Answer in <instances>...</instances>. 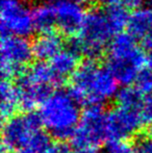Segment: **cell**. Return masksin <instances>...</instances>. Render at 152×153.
<instances>
[{"mask_svg":"<svg viewBox=\"0 0 152 153\" xmlns=\"http://www.w3.org/2000/svg\"><path fill=\"white\" fill-rule=\"evenodd\" d=\"M40 115L50 134L61 130H74L80 122V105L68 90H57L41 104Z\"/></svg>","mask_w":152,"mask_h":153,"instance_id":"obj_1","label":"cell"},{"mask_svg":"<svg viewBox=\"0 0 152 153\" xmlns=\"http://www.w3.org/2000/svg\"><path fill=\"white\" fill-rule=\"evenodd\" d=\"M44 126L40 113L33 111L23 115H15L3 122L2 142L8 150H21L28 145L29 141L37 131Z\"/></svg>","mask_w":152,"mask_h":153,"instance_id":"obj_2","label":"cell"},{"mask_svg":"<svg viewBox=\"0 0 152 153\" xmlns=\"http://www.w3.org/2000/svg\"><path fill=\"white\" fill-rule=\"evenodd\" d=\"M2 36L27 38L33 31V16L22 0H2Z\"/></svg>","mask_w":152,"mask_h":153,"instance_id":"obj_3","label":"cell"},{"mask_svg":"<svg viewBox=\"0 0 152 153\" xmlns=\"http://www.w3.org/2000/svg\"><path fill=\"white\" fill-rule=\"evenodd\" d=\"M143 124L145 123L141 109L117 106L115 109L108 113L106 139L108 141H124L139 132Z\"/></svg>","mask_w":152,"mask_h":153,"instance_id":"obj_4","label":"cell"},{"mask_svg":"<svg viewBox=\"0 0 152 153\" xmlns=\"http://www.w3.org/2000/svg\"><path fill=\"white\" fill-rule=\"evenodd\" d=\"M79 34L87 44L102 47H105L117 36L104 10L87 13Z\"/></svg>","mask_w":152,"mask_h":153,"instance_id":"obj_5","label":"cell"},{"mask_svg":"<svg viewBox=\"0 0 152 153\" xmlns=\"http://www.w3.org/2000/svg\"><path fill=\"white\" fill-rule=\"evenodd\" d=\"M106 124L108 113L104 111L103 104H91L82 111L77 128L96 146H99L106 139Z\"/></svg>","mask_w":152,"mask_h":153,"instance_id":"obj_6","label":"cell"},{"mask_svg":"<svg viewBox=\"0 0 152 153\" xmlns=\"http://www.w3.org/2000/svg\"><path fill=\"white\" fill-rule=\"evenodd\" d=\"M54 6L56 10V28L66 36H73L80 32L87 15L80 2L63 0Z\"/></svg>","mask_w":152,"mask_h":153,"instance_id":"obj_7","label":"cell"},{"mask_svg":"<svg viewBox=\"0 0 152 153\" xmlns=\"http://www.w3.org/2000/svg\"><path fill=\"white\" fill-rule=\"evenodd\" d=\"M118 81L108 67H98L87 92V106L91 104H103L118 93Z\"/></svg>","mask_w":152,"mask_h":153,"instance_id":"obj_8","label":"cell"},{"mask_svg":"<svg viewBox=\"0 0 152 153\" xmlns=\"http://www.w3.org/2000/svg\"><path fill=\"white\" fill-rule=\"evenodd\" d=\"M33 57V45L25 38L18 36H2L1 64L26 67Z\"/></svg>","mask_w":152,"mask_h":153,"instance_id":"obj_9","label":"cell"},{"mask_svg":"<svg viewBox=\"0 0 152 153\" xmlns=\"http://www.w3.org/2000/svg\"><path fill=\"white\" fill-rule=\"evenodd\" d=\"M63 38L57 32L51 31L48 33H42L33 43V55L38 61H50L57 53L62 51L64 47Z\"/></svg>","mask_w":152,"mask_h":153,"instance_id":"obj_10","label":"cell"},{"mask_svg":"<svg viewBox=\"0 0 152 153\" xmlns=\"http://www.w3.org/2000/svg\"><path fill=\"white\" fill-rule=\"evenodd\" d=\"M106 67L110 69L118 82L122 85H130L133 83L139 71L141 70V68L129 59H118L110 55L108 57Z\"/></svg>","mask_w":152,"mask_h":153,"instance_id":"obj_11","label":"cell"},{"mask_svg":"<svg viewBox=\"0 0 152 153\" xmlns=\"http://www.w3.org/2000/svg\"><path fill=\"white\" fill-rule=\"evenodd\" d=\"M127 32L136 40L152 36V7L134 10L129 16Z\"/></svg>","mask_w":152,"mask_h":153,"instance_id":"obj_12","label":"cell"},{"mask_svg":"<svg viewBox=\"0 0 152 153\" xmlns=\"http://www.w3.org/2000/svg\"><path fill=\"white\" fill-rule=\"evenodd\" d=\"M1 118L6 121L16 115L20 108V95L15 83L10 80L2 79L1 82Z\"/></svg>","mask_w":152,"mask_h":153,"instance_id":"obj_13","label":"cell"},{"mask_svg":"<svg viewBox=\"0 0 152 153\" xmlns=\"http://www.w3.org/2000/svg\"><path fill=\"white\" fill-rule=\"evenodd\" d=\"M33 22L35 30L41 33L55 31L56 27V10L52 4L45 3L35 8L33 13Z\"/></svg>","mask_w":152,"mask_h":153,"instance_id":"obj_14","label":"cell"},{"mask_svg":"<svg viewBox=\"0 0 152 153\" xmlns=\"http://www.w3.org/2000/svg\"><path fill=\"white\" fill-rule=\"evenodd\" d=\"M28 76L35 83H49L54 87H62L66 80L59 78L51 68L50 64L45 61H37L26 70Z\"/></svg>","mask_w":152,"mask_h":153,"instance_id":"obj_15","label":"cell"},{"mask_svg":"<svg viewBox=\"0 0 152 153\" xmlns=\"http://www.w3.org/2000/svg\"><path fill=\"white\" fill-rule=\"evenodd\" d=\"M75 55L70 53L69 51H61L57 53L54 57L50 59L49 64L51 65V68L53 69L54 73L59 78L66 80L67 78L71 77L73 73L78 67V62Z\"/></svg>","mask_w":152,"mask_h":153,"instance_id":"obj_16","label":"cell"},{"mask_svg":"<svg viewBox=\"0 0 152 153\" xmlns=\"http://www.w3.org/2000/svg\"><path fill=\"white\" fill-rule=\"evenodd\" d=\"M116 102L118 106L125 107V108L141 109L144 103L143 94L136 87L124 85L116 94Z\"/></svg>","mask_w":152,"mask_h":153,"instance_id":"obj_17","label":"cell"},{"mask_svg":"<svg viewBox=\"0 0 152 153\" xmlns=\"http://www.w3.org/2000/svg\"><path fill=\"white\" fill-rule=\"evenodd\" d=\"M104 12H105L108 21L112 24L113 28L117 34L122 32L125 27H127L130 15L127 13V8L122 5L120 2L106 5Z\"/></svg>","mask_w":152,"mask_h":153,"instance_id":"obj_18","label":"cell"},{"mask_svg":"<svg viewBox=\"0 0 152 153\" xmlns=\"http://www.w3.org/2000/svg\"><path fill=\"white\" fill-rule=\"evenodd\" d=\"M146 131H139L134 134L132 146L136 153H152V127Z\"/></svg>","mask_w":152,"mask_h":153,"instance_id":"obj_19","label":"cell"},{"mask_svg":"<svg viewBox=\"0 0 152 153\" xmlns=\"http://www.w3.org/2000/svg\"><path fill=\"white\" fill-rule=\"evenodd\" d=\"M134 87L143 95H152V68H142L138 73Z\"/></svg>","mask_w":152,"mask_h":153,"instance_id":"obj_20","label":"cell"},{"mask_svg":"<svg viewBox=\"0 0 152 153\" xmlns=\"http://www.w3.org/2000/svg\"><path fill=\"white\" fill-rule=\"evenodd\" d=\"M66 50L69 51L76 57L85 56V41L81 39V36H68V40L65 43Z\"/></svg>","mask_w":152,"mask_h":153,"instance_id":"obj_21","label":"cell"},{"mask_svg":"<svg viewBox=\"0 0 152 153\" xmlns=\"http://www.w3.org/2000/svg\"><path fill=\"white\" fill-rule=\"evenodd\" d=\"M105 153H136L132 145L121 140L108 141L104 147Z\"/></svg>","mask_w":152,"mask_h":153,"instance_id":"obj_22","label":"cell"},{"mask_svg":"<svg viewBox=\"0 0 152 153\" xmlns=\"http://www.w3.org/2000/svg\"><path fill=\"white\" fill-rule=\"evenodd\" d=\"M141 114L145 124L152 125V95H147L144 98Z\"/></svg>","mask_w":152,"mask_h":153,"instance_id":"obj_23","label":"cell"},{"mask_svg":"<svg viewBox=\"0 0 152 153\" xmlns=\"http://www.w3.org/2000/svg\"><path fill=\"white\" fill-rule=\"evenodd\" d=\"M39 153H72L71 145H68L66 142H56L51 143L47 148Z\"/></svg>","mask_w":152,"mask_h":153,"instance_id":"obj_24","label":"cell"},{"mask_svg":"<svg viewBox=\"0 0 152 153\" xmlns=\"http://www.w3.org/2000/svg\"><path fill=\"white\" fill-rule=\"evenodd\" d=\"M142 48L146 54V64L152 68V36H149L142 40Z\"/></svg>","mask_w":152,"mask_h":153,"instance_id":"obj_25","label":"cell"},{"mask_svg":"<svg viewBox=\"0 0 152 153\" xmlns=\"http://www.w3.org/2000/svg\"><path fill=\"white\" fill-rule=\"evenodd\" d=\"M1 153H10V150H8V149H6V148L2 147V152Z\"/></svg>","mask_w":152,"mask_h":153,"instance_id":"obj_26","label":"cell"},{"mask_svg":"<svg viewBox=\"0 0 152 153\" xmlns=\"http://www.w3.org/2000/svg\"><path fill=\"white\" fill-rule=\"evenodd\" d=\"M81 3V2H90V1H94V0H77Z\"/></svg>","mask_w":152,"mask_h":153,"instance_id":"obj_27","label":"cell"}]
</instances>
